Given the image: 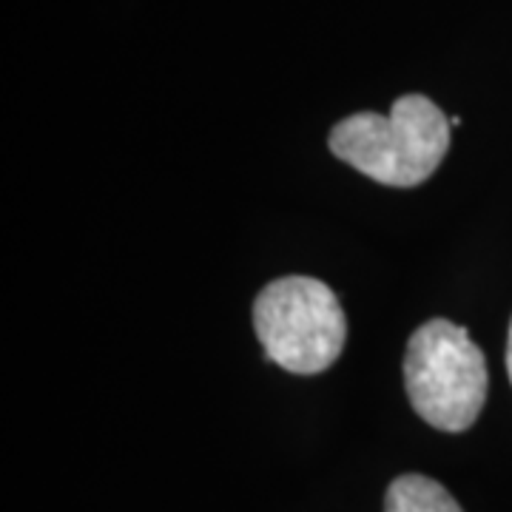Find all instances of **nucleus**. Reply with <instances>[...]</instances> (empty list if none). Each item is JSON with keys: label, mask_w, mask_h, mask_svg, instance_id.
<instances>
[{"label": "nucleus", "mask_w": 512, "mask_h": 512, "mask_svg": "<svg viewBox=\"0 0 512 512\" xmlns=\"http://www.w3.org/2000/svg\"><path fill=\"white\" fill-rule=\"evenodd\" d=\"M450 120L421 97L404 94L390 114L359 111L330 128L328 146L365 177L390 188L421 185L444 160L450 148Z\"/></svg>", "instance_id": "obj_1"}, {"label": "nucleus", "mask_w": 512, "mask_h": 512, "mask_svg": "<svg viewBox=\"0 0 512 512\" xmlns=\"http://www.w3.org/2000/svg\"><path fill=\"white\" fill-rule=\"evenodd\" d=\"M487 362L467 328L424 322L404 350V390L416 416L444 433H464L487 402Z\"/></svg>", "instance_id": "obj_2"}, {"label": "nucleus", "mask_w": 512, "mask_h": 512, "mask_svg": "<svg viewBox=\"0 0 512 512\" xmlns=\"http://www.w3.org/2000/svg\"><path fill=\"white\" fill-rule=\"evenodd\" d=\"M254 328L268 359L299 376L328 370L348 342V319L336 293L311 276L265 285L254 302Z\"/></svg>", "instance_id": "obj_3"}, {"label": "nucleus", "mask_w": 512, "mask_h": 512, "mask_svg": "<svg viewBox=\"0 0 512 512\" xmlns=\"http://www.w3.org/2000/svg\"><path fill=\"white\" fill-rule=\"evenodd\" d=\"M384 512H464L453 495L433 478L407 473L399 476L384 495Z\"/></svg>", "instance_id": "obj_4"}, {"label": "nucleus", "mask_w": 512, "mask_h": 512, "mask_svg": "<svg viewBox=\"0 0 512 512\" xmlns=\"http://www.w3.org/2000/svg\"><path fill=\"white\" fill-rule=\"evenodd\" d=\"M507 373H510V382H512V322H510V339H507Z\"/></svg>", "instance_id": "obj_5"}]
</instances>
